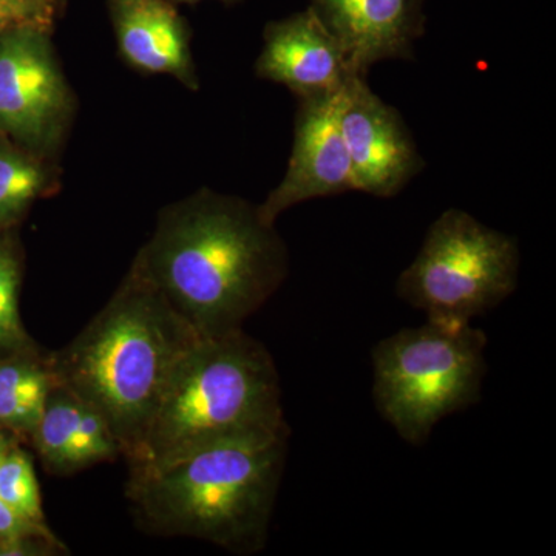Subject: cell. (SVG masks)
<instances>
[{
    "label": "cell",
    "mask_w": 556,
    "mask_h": 556,
    "mask_svg": "<svg viewBox=\"0 0 556 556\" xmlns=\"http://www.w3.org/2000/svg\"><path fill=\"white\" fill-rule=\"evenodd\" d=\"M201 339L134 263L104 308L49 361L56 387L108 420L129 460L179 365Z\"/></svg>",
    "instance_id": "obj_2"
},
{
    "label": "cell",
    "mask_w": 556,
    "mask_h": 556,
    "mask_svg": "<svg viewBox=\"0 0 556 556\" xmlns=\"http://www.w3.org/2000/svg\"><path fill=\"white\" fill-rule=\"evenodd\" d=\"M175 5H195V3L203 2V0H170ZM225 5H236V3L243 2V0H219Z\"/></svg>",
    "instance_id": "obj_20"
},
{
    "label": "cell",
    "mask_w": 556,
    "mask_h": 556,
    "mask_svg": "<svg viewBox=\"0 0 556 556\" xmlns=\"http://www.w3.org/2000/svg\"><path fill=\"white\" fill-rule=\"evenodd\" d=\"M56 388L49 356L31 348L0 362V426L33 433Z\"/></svg>",
    "instance_id": "obj_14"
},
{
    "label": "cell",
    "mask_w": 556,
    "mask_h": 556,
    "mask_svg": "<svg viewBox=\"0 0 556 556\" xmlns=\"http://www.w3.org/2000/svg\"><path fill=\"white\" fill-rule=\"evenodd\" d=\"M11 445L10 442L7 441V438L3 434H0V460L5 457L7 453L10 452Z\"/></svg>",
    "instance_id": "obj_21"
},
{
    "label": "cell",
    "mask_w": 556,
    "mask_h": 556,
    "mask_svg": "<svg viewBox=\"0 0 556 556\" xmlns=\"http://www.w3.org/2000/svg\"><path fill=\"white\" fill-rule=\"evenodd\" d=\"M5 30H7V25L3 24L2 20H0V35H2V33L5 31Z\"/></svg>",
    "instance_id": "obj_22"
},
{
    "label": "cell",
    "mask_w": 556,
    "mask_h": 556,
    "mask_svg": "<svg viewBox=\"0 0 556 556\" xmlns=\"http://www.w3.org/2000/svg\"><path fill=\"white\" fill-rule=\"evenodd\" d=\"M289 430L237 439L167 463L129 467L127 497L153 535L208 541L239 555L263 551Z\"/></svg>",
    "instance_id": "obj_3"
},
{
    "label": "cell",
    "mask_w": 556,
    "mask_h": 556,
    "mask_svg": "<svg viewBox=\"0 0 556 556\" xmlns=\"http://www.w3.org/2000/svg\"><path fill=\"white\" fill-rule=\"evenodd\" d=\"M65 0H0V20L7 28L27 27L53 33Z\"/></svg>",
    "instance_id": "obj_18"
},
{
    "label": "cell",
    "mask_w": 556,
    "mask_h": 556,
    "mask_svg": "<svg viewBox=\"0 0 556 556\" xmlns=\"http://www.w3.org/2000/svg\"><path fill=\"white\" fill-rule=\"evenodd\" d=\"M518 270L517 239L448 208L431 223L396 291L427 320L463 327L514 294Z\"/></svg>",
    "instance_id": "obj_6"
},
{
    "label": "cell",
    "mask_w": 556,
    "mask_h": 556,
    "mask_svg": "<svg viewBox=\"0 0 556 556\" xmlns=\"http://www.w3.org/2000/svg\"><path fill=\"white\" fill-rule=\"evenodd\" d=\"M309 9L364 78L376 62L415 60L416 40L426 35L424 0H309Z\"/></svg>",
    "instance_id": "obj_11"
},
{
    "label": "cell",
    "mask_w": 556,
    "mask_h": 556,
    "mask_svg": "<svg viewBox=\"0 0 556 556\" xmlns=\"http://www.w3.org/2000/svg\"><path fill=\"white\" fill-rule=\"evenodd\" d=\"M13 538H42L50 543L64 546L47 525H39L22 517L0 500V540H13Z\"/></svg>",
    "instance_id": "obj_19"
},
{
    "label": "cell",
    "mask_w": 556,
    "mask_h": 556,
    "mask_svg": "<svg viewBox=\"0 0 556 556\" xmlns=\"http://www.w3.org/2000/svg\"><path fill=\"white\" fill-rule=\"evenodd\" d=\"M121 56L142 73L200 89L188 24L170 0H108Z\"/></svg>",
    "instance_id": "obj_12"
},
{
    "label": "cell",
    "mask_w": 556,
    "mask_h": 556,
    "mask_svg": "<svg viewBox=\"0 0 556 556\" xmlns=\"http://www.w3.org/2000/svg\"><path fill=\"white\" fill-rule=\"evenodd\" d=\"M255 75L281 84L298 100L336 93L356 76L339 40L309 7L266 24Z\"/></svg>",
    "instance_id": "obj_10"
},
{
    "label": "cell",
    "mask_w": 556,
    "mask_h": 556,
    "mask_svg": "<svg viewBox=\"0 0 556 556\" xmlns=\"http://www.w3.org/2000/svg\"><path fill=\"white\" fill-rule=\"evenodd\" d=\"M343 90L345 87L336 93L299 100L287 174L258 204L260 217L268 225H276L285 211L303 201L354 190L353 170L340 123Z\"/></svg>",
    "instance_id": "obj_9"
},
{
    "label": "cell",
    "mask_w": 556,
    "mask_h": 556,
    "mask_svg": "<svg viewBox=\"0 0 556 556\" xmlns=\"http://www.w3.org/2000/svg\"><path fill=\"white\" fill-rule=\"evenodd\" d=\"M340 123L354 190L391 199L426 169L401 113L380 100L364 76L346 84Z\"/></svg>",
    "instance_id": "obj_8"
},
{
    "label": "cell",
    "mask_w": 556,
    "mask_h": 556,
    "mask_svg": "<svg viewBox=\"0 0 556 556\" xmlns=\"http://www.w3.org/2000/svg\"><path fill=\"white\" fill-rule=\"evenodd\" d=\"M0 500L22 517L46 525L35 467L22 450L10 448L0 460Z\"/></svg>",
    "instance_id": "obj_17"
},
{
    "label": "cell",
    "mask_w": 556,
    "mask_h": 556,
    "mask_svg": "<svg viewBox=\"0 0 556 556\" xmlns=\"http://www.w3.org/2000/svg\"><path fill=\"white\" fill-rule=\"evenodd\" d=\"M486 336L470 325L427 320L372 350L376 408L412 445L428 441L444 417L478 404L486 372Z\"/></svg>",
    "instance_id": "obj_5"
},
{
    "label": "cell",
    "mask_w": 556,
    "mask_h": 556,
    "mask_svg": "<svg viewBox=\"0 0 556 556\" xmlns=\"http://www.w3.org/2000/svg\"><path fill=\"white\" fill-rule=\"evenodd\" d=\"M46 188L39 156L0 141V229L16 223Z\"/></svg>",
    "instance_id": "obj_15"
},
{
    "label": "cell",
    "mask_w": 556,
    "mask_h": 556,
    "mask_svg": "<svg viewBox=\"0 0 556 556\" xmlns=\"http://www.w3.org/2000/svg\"><path fill=\"white\" fill-rule=\"evenodd\" d=\"M73 109L50 33L7 28L0 35V131L33 155H53Z\"/></svg>",
    "instance_id": "obj_7"
},
{
    "label": "cell",
    "mask_w": 556,
    "mask_h": 556,
    "mask_svg": "<svg viewBox=\"0 0 556 556\" xmlns=\"http://www.w3.org/2000/svg\"><path fill=\"white\" fill-rule=\"evenodd\" d=\"M135 265L203 338L243 329L289 273L258 204L203 188L164 207Z\"/></svg>",
    "instance_id": "obj_1"
},
{
    "label": "cell",
    "mask_w": 556,
    "mask_h": 556,
    "mask_svg": "<svg viewBox=\"0 0 556 556\" xmlns=\"http://www.w3.org/2000/svg\"><path fill=\"white\" fill-rule=\"evenodd\" d=\"M21 260L13 241L0 233V353L31 348L20 313Z\"/></svg>",
    "instance_id": "obj_16"
},
{
    "label": "cell",
    "mask_w": 556,
    "mask_h": 556,
    "mask_svg": "<svg viewBox=\"0 0 556 556\" xmlns=\"http://www.w3.org/2000/svg\"><path fill=\"white\" fill-rule=\"evenodd\" d=\"M31 437L51 473H75L123 455L108 420L61 387L51 391Z\"/></svg>",
    "instance_id": "obj_13"
},
{
    "label": "cell",
    "mask_w": 556,
    "mask_h": 556,
    "mask_svg": "<svg viewBox=\"0 0 556 556\" xmlns=\"http://www.w3.org/2000/svg\"><path fill=\"white\" fill-rule=\"evenodd\" d=\"M289 430L276 362L243 329L203 338L181 362L129 467Z\"/></svg>",
    "instance_id": "obj_4"
}]
</instances>
